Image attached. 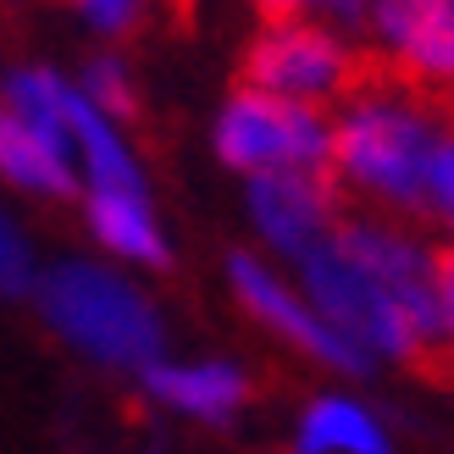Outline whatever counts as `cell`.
<instances>
[{"label":"cell","mask_w":454,"mask_h":454,"mask_svg":"<svg viewBox=\"0 0 454 454\" xmlns=\"http://www.w3.org/2000/svg\"><path fill=\"white\" fill-rule=\"evenodd\" d=\"M300 278L316 316L366 360H404L416 372L454 366V344L438 310L433 255L382 222H338L300 255Z\"/></svg>","instance_id":"6da1fadb"},{"label":"cell","mask_w":454,"mask_h":454,"mask_svg":"<svg viewBox=\"0 0 454 454\" xmlns=\"http://www.w3.org/2000/svg\"><path fill=\"white\" fill-rule=\"evenodd\" d=\"M39 316L61 344H73L83 360L111 372H150L161 360V310L133 288L122 271L95 266V261H61L39 271L34 283Z\"/></svg>","instance_id":"7a4b0ae2"},{"label":"cell","mask_w":454,"mask_h":454,"mask_svg":"<svg viewBox=\"0 0 454 454\" xmlns=\"http://www.w3.org/2000/svg\"><path fill=\"white\" fill-rule=\"evenodd\" d=\"M438 133L421 111L399 100H360L333 128V172H344L355 189H366L388 206L427 211V161Z\"/></svg>","instance_id":"3957f363"},{"label":"cell","mask_w":454,"mask_h":454,"mask_svg":"<svg viewBox=\"0 0 454 454\" xmlns=\"http://www.w3.org/2000/svg\"><path fill=\"white\" fill-rule=\"evenodd\" d=\"M216 155L244 177L271 172H333V128L316 106L239 89L216 117Z\"/></svg>","instance_id":"277c9868"},{"label":"cell","mask_w":454,"mask_h":454,"mask_svg":"<svg viewBox=\"0 0 454 454\" xmlns=\"http://www.w3.org/2000/svg\"><path fill=\"white\" fill-rule=\"evenodd\" d=\"M249 89L261 95H278V100H333L355 83L360 61L322 28H305V22H271V28L249 44Z\"/></svg>","instance_id":"5b68a950"},{"label":"cell","mask_w":454,"mask_h":454,"mask_svg":"<svg viewBox=\"0 0 454 454\" xmlns=\"http://www.w3.org/2000/svg\"><path fill=\"white\" fill-rule=\"evenodd\" d=\"M249 216L255 227L300 261L305 249H316L338 227V189L333 172H271L249 177Z\"/></svg>","instance_id":"8992f818"},{"label":"cell","mask_w":454,"mask_h":454,"mask_svg":"<svg viewBox=\"0 0 454 454\" xmlns=\"http://www.w3.org/2000/svg\"><path fill=\"white\" fill-rule=\"evenodd\" d=\"M227 271H233L239 300L255 310L271 333H283L294 349H305L310 360H322V366H333V372H366V366H372V360L360 355L355 344H344V338H338L283 278H271L255 255H233V261H227Z\"/></svg>","instance_id":"52a82bcc"},{"label":"cell","mask_w":454,"mask_h":454,"mask_svg":"<svg viewBox=\"0 0 454 454\" xmlns=\"http://www.w3.org/2000/svg\"><path fill=\"white\" fill-rule=\"evenodd\" d=\"M372 28L416 83H454V0H372Z\"/></svg>","instance_id":"ba28073f"},{"label":"cell","mask_w":454,"mask_h":454,"mask_svg":"<svg viewBox=\"0 0 454 454\" xmlns=\"http://www.w3.org/2000/svg\"><path fill=\"white\" fill-rule=\"evenodd\" d=\"M0 184H12L22 194H44V200L78 194L73 145L51 128L17 117L6 100H0Z\"/></svg>","instance_id":"9c48e42d"},{"label":"cell","mask_w":454,"mask_h":454,"mask_svg":"<svg viewBox=\"0 0 454 454\" xmlns=\"http://www.w3.org/2000/svg\"><path fill=\"white\" fill-rule=\"evenodd\" d=\"M145 388L161 404H172L184 416H200V421H227L244 404V377L227 360H194V366L155 360L145 372Z\"/></svg>","instance_id":"30bf717a"},{"label":"cell","mask_w":454,"mask_h":454,"mask_svg":"<svg viewBox=\"0 0 454 454\" xmlns=\"http://www.w3.org/2000/svg\"><path fill=\"white\" fill-rule=\"evenodd\" d=\"M83 216L111 255L133 266H167V239L145 194H83Z\"/></svg>","instance_id":"8fae6325"},{"label":"cell","mask_w":454,"mask_h":454,"mask_svg":"<svg viewBox=\"0 0 454 454\" xmlns=\"http://www.w3.org/2000/svg\"><path fill=\"white\" fill-rule=\"evenodd\" d=\"M300 454H388V433L355 399H316L300 421Z\"/></svg>","instance_id":"7c38bea8"},{"label":"cell","mask_w":454,"mask_h":454,"mask_svg":"<svg viewBox=\"0 0 454 454\" xmlns=\"http://www.w3.org/2000/svg\"><path fill=\"white\" fill-rule=\"evenodd\" d=\"M78 95L95 106L106 122L133 117V83H128V73H122V61H111V56H100V61H89V67H83Z\"/></svg>","instance_id":"4fadbf2b"},{"label":"cell","mask_w":454,"mask_h":454,"mask_svg":"<svg viewBox=\"0 0 454 454\" xmlns=\"http://www.w3.org/2000/svg\"><path fill=\"white\" fill-rule=\"evenodd\" d=\"M34 283H39L34 249H28V239H22V227L12 222V211L0 206V300L34 294Z\"/></svg>","instance_id":"5bb4252c"},{"label":"cell","mask_w":454,"mask_h":454,"mask_svg":"<svg viewBox=\"0 0 454 454\" xmlns=\"http://www.w3.org/2000/svg\"><path fill=\"white\" fill-rule=\"evenodd\" d=\"M427 211L454 222V133H438L433 161H427Z\"/></svg>","instance_id":"9a60e30c"},{"label":"cell","mask_w":454,"mask_h":454,"mask_svg":"<svg viewBox=\"0 0 454 454\" xmlns=\"http://www.w3.org/2000/svg\"><path fill=\"white\" fill-rule=\"evenodd\" d=\"M73 6L83 12L89 28H100V34H128L133 22H139L145 0H73Z\"/></svg>","instance_id":"2e32d148"},{"label":"cell","mask_w":454,"mask_h":454,"mask_svg":"<svg viewBox=\"0 0 454 454\" xmlns=\"http://www.w3.org/2000/svg\"><path fill=\"white\" fill-rule=\"evenodd\" d=\"M433 278H438V310H443V333L454 344V244H443L433 255Z\"/></svg>","instance_id":"e0dca14e"},{"label":"cell","mask_w":454,"mask_h":454,"mask_svg":"<svg viewBox=\"0 0 454 454\" xmlns=\"http://www.w3.org/2000/svg\"><path fill=\"white\" fill-rule=\"evenodd\" d=\"M261 12L271 22H300L305 12H316V0H261Z\"/></svg>","instance_id":"ac0fdd59"}]
</instances>
